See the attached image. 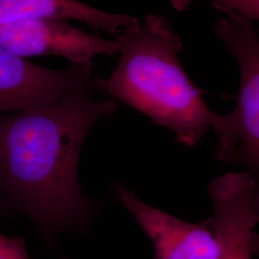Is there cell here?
<instances>
[{"instance_id":"1","label":"cell","mask_w":259,"mask_h":259,"mask_svg":"<svg viewBox=\"0 0 259 259\" xmlns=\"http://www.w3.org/2000/svg\"><path fill=\"white\" fill-rule=\"evenodd\" d=\"M91 91L0 114V214L26 215L49 240L85 230L99 208L82 191L79 160L90 131L117 103Z\"/></svg>"},{"instance_id":"2","label":"cell","mask_w":259,"mask_h":259,"mask_svg":"<svg viewBox=\"0 0 259 259\" xmlns=\"http://www.w3.org/2000/svg\"><path fill=\"white\" fill-rule=\"evenodd\" d=\"M120 59L108 79H93L91 89L128 105L174 133L188 147L209 129L216 132L221 114L213 112L181 64L183 40L165 17L148 14L143 21L130 17L116 36Z\"/></svg>"},{"instance_id":"3","label":"cell","mask_w":259,"mask_h":259,"mask_svg":"<svg viewBox=\"0 0 259 259\" xmlns=\"http://www.w3.org/2000/svg\"><path fill=\"white\" fill-rule=\"evenodd\" d=\"M215 31L223 45L237 61L240 74L234 110L221 114L215 132L218 160L243 164L254 176L259 170V36L254 21L231 12H223Z\"/></svg>"},{"instance_id":"4","label":"cell","mask_w":259,"mask_h":259,"mask_svg":"<svg viewBox=\"0 0 259 259\" xmlns=\"http://www.w3.org/2000/svg\"><path fill=\"white\" fill-rule=\"evenodd\" d=\"M250 172H229L208 185L218 259H252L259 222L258 185Z\"/></svg>"},{"instance_id":"5","label":"cell","mask_w":259,"mask_h":259,"mask_svg":"<svg viewBox=\"0 0 259 259\" xmlns=\"http://www.w3.org/2000/svg\"><path fill=\"white\" fill-rule=\"evenodd\" d=\"M92 76L93 65L51 69L0 47V114L51 105L68 93L90 87Z\"/></svg>"},{"instance_id":"6","label":"cell","mask_w":259,"mask_h":259,"mask_svg":"<svg viewBox=\"0 0 259 259\" xmlns=\"http://www.w3.org/2000/svg\"><path fill=\"white\" fill-rule=\"evenodd\" d=\"M0 47L24 59L56 56L72 65H93L96 56L119 53L115 40L94 36L68 23L40 20L0 23Z\"/></svg>"},{"instance_id":"7","label":"cell","mask_w":259,"mask_h":259,"mask_svg":"<svg viewBox=\"0 0 259 259\" xmlns=\"http://www.w3.org/2000/svg\"><path fill=\"white\" fill-rule=\"evenodd\" d=\"M113 190L150 238L155 259H218L214 232L205 223L183 221L146 204L135 191L117 183Z\"/></svg>"},{"instance_id":"8","label":"cell","mask_w":259,"mask_h":259,"mask_svg":"<svg viewBox=\"0 0 259 259\" xmlns=\"http://www.w3.org/2000/svg\"><path fill=\"white\" fill-rule=\"evenodd\" d=\"M130 17L96 9L74 0H0V23L20 20H40L67 23L79 21L117 36Z\"/></svg>"},{"instance_id":"9","label":"cell","mask_w":259,"mask_h":259,"mask_svg":"<svg viewBox=\"0 0 259 259\" xmlns=\"http://www.w3.org/2000/svg\"><path fill=\"white\" fill-rule=\"evenodd\" d=\"M212 5L221 12H231L253 21L259 19V2L257 0L213 1Z\"/></svg>"},{"instance_id":"10","label":"cell","mask_w":259,"mask_h":259,"mask_svg":"<svg viewBox=\"0 0 259 259\" xmlns=\"http://www.w3.org/2000/svg\"><path fill=\"white\" fill-rule=\"evenodd\" d=\"M0 259H31L23 237H7L0 232Z\"/></svg>"}]
</instances>
